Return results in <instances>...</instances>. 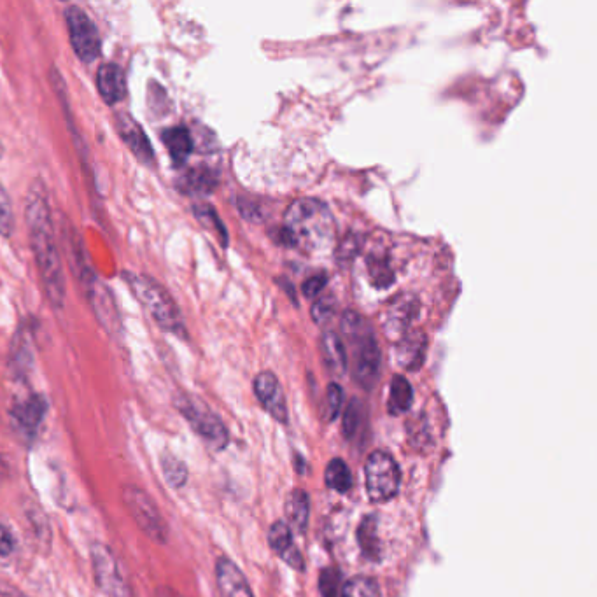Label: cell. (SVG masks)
Wrapping results in <instances>:
<instances>
[{"label":"cell","mask_w":597,"mask_h":597,"mask_svg":"<svg viewBox=\"0 0 597 597\" xmlns=\"http://www.w3.org/2000/svg\"><path fill=\"white\" fill-rule=\"evenodd\" d=\"M340 597H382V590L370 576H354L345 583Z\"/></svg>","instance_id":"484cf974"},{"label":"cell","mask_w":597,"mask_h":597,"mask_svg":"<svg viewBox=\"0 0 597 597\" xmlns=\"http://www.w3.org/2000/svg\"><path fill=\"white\" fill-rule=\"evenodd\" d=\"M426 349H428V338L422 331H412V333H405L398 342V351H396V359L398 365L403 366L405 370H419L424 358H426Z\"/></svg>","instance_id":"ac0fdd59"},{"label":"cell","mask_w":597,"mask_h":597,"mask_svg":"<svg viewBox=\"0 0 597 597\" xmlns=\"http://www.w3.org/2000/svg\"><path fill=\"white\" fill-rule=\"evenodd\" d=\"M65 22L71 37V46L81 62L92 64L102 53V39H100L97 25L90 15L79 6H69L65 9Z\"/></svg>","instance_id":"ba28073f"},{"label":"cell","mask_w":597,"mask_h":597,"mask_svg":"<svg viewBox=\"0 0 597 597\" xmlns=\"http://www.w3.org/2000/svg\"><path fill=\"white\" fill-rule=\"evenodd\" d=\"M123 275L127 279L128 286L134 291L135 298L146 307L156 324L163 330L183 335V314L169 291L149 275L134 274V272Z\"/></svg>","instance_id":"277c9868"},{"label":"cell","mask_w":597,"mask_h":597,"mask_svg":"<svg viewBox=\"0 0 597 597\" xmlns=\"http://www.w3.org/2000/svg\"><path fill=\"white\" fill-rule=\"evenodd\" d=\"M160 468L165 482L172 489H183L184 485L188 484V466L174 452H163L160 456Z\"/></svg>","instance_id":"cb8c5ba5"},{"label":"cell","mask_w":597,"mask_h":597,"mask_svg":"<svg viewBox=\"0 0 597 597\" xmlns=\"http://www.w3.org/2000/svg\"><path fill=\"white\" fill-rule=\"evenodd\" d=\"M359 422H361V403L354 398L345 408L344 424H342L347 440H351L352 436L358 433Z\"/></svg>","instance_id":"1f68e13d"},{"label":"cell","mask_w":597,"mask_h":597,"mask_svg":"<svg viewBox=\"0 0 597 597\" xmlns=\"http://www.w3.org/2000/svg\"><path fill=\"white\" fill-rule=\"evenodd\" d=\"M46 412H48L46 398L41 394H30L27 400L18 401L11 410L13 428L25 442L32 443L43 426Z\"/></svg>","instance_id":"30bf717a"},{"label":"cell","mask_w":597,"mask_h":597,"mask_svg":"<svg viewBox=\"0 0 597 597\" xmlns=\"http://www.w3.org/2000/svg\"><path fill=\"white\" fill-rule=\"evenodd\" d=\"M193 212H195V216L202 225L207 226L209 230L218 235L221 242H223V246L228 244V232H226L223 221L219 219L218 212L214 211V207L207 204H198L193 207Z\"/></svg>","instance_id":"4316f807"},{"label":"cell","mask_w":597,"mask_h":597,"mask_svg":"<svg viewBox=\"0 0 597 597\" xmlns=\"http://www.w3.org/2000/svg\"><path fill=\"white\" fill-rule=\"evenodd\" d=\"M97 88L100 97L106 100V104H118L127 97V78L120 65L114 62L100 65L97 72Z\"/></svg>","instance_id":"2e32d148"},{"label":"cell","mask_w":597,"mask_h":597,"mask_svg":"<svg viewBox=\"0 0 597 597\" xmlns=\"http://www.w3.org/2000/svg\"><path fill=\"white\" fill-rule=\"evenodd\" d=\"M358 545L361 554L368 561H380L382 557V543L379 536V517L366 515L358 527Z\"/></svg>","instance_id":"7402d4cb"},{"label":"cell","mask_w":597,"mask_h":597,"mask_svg":"<svg viewBox=\"0 0 597 597\" xmlns=\"http://www.w3.org/2000/svg\"><path fill=\"white\" fill-rule=\"evenodd\" d=\"M116 128H118V134H120L123 142L127 144L128 149L142 163H149L151 165V163L155 162V153H153V146L149 142L148 135H146L141 125L130 114H116Z\"/></svg>","instance_id":"7c38bea8"},{"label":"cell","mask_w":597,"mask_h":597,"mask_svg":"<svg viewBox=\"0 0 597 597\" xmlns=\"http://www.w3.org/2000/svg\"><path fill=\"white\" fill-rule=\"evenodd\" d=\"M176 407L184 419L188 421L191 429L197 433L207 445L214 450H223L228 445L230 435L223 421L212 412L211 408L204 405L197 398L188 394H181L176 400Z\"/></svg>","instance_id":"8992f818"},{"label":"cell","mask_w":597,"mask_h":597,"mask_svg":"<svg viewBox=\"0 0 597 597\" xmlns=\"http://www.w3.org/2000/svg\"><path fill=\"white\" fill-rule=\"evenodd\" d=\"M216 582L221 597H254L242 569L225 555L216 561Z\"/></svg>","instance_id":"4fadbf2b"},{"label":"cell","mask_w":597,"mask_h":597,"mask_svg":"<svg viewBox=\"0 0 597 597\" xmlns=\"http://www.w3.org/2000/svg\"><path fill=\"white\" fill-rule=\"evenodd\" d=\"M162 141L176 167H183L195 148L190 130L183 125L163 130Z\"/></svg>","instance_id":"d6986e66"},{"label":"cell","mask_w":597,"mask_h":597,"mask_svg":"<svg viewBox=\"0 0 597 597\" xmlns=\"http://www.w3.org/2000/svg\"><path fill=\"white\" fill-rule=\"evenodd\" d=\"M335 305H337L335 298H331V296H324V298H321V300L312 307V317H314V321L319 324L330 321L333 314H335Z\"/></svg>","instance_id":"d6a6232c"},{"label":"cell","mask_w":597,"mask_h":597,"mask_svg":"<svg viewBox=\"0 0 597 597\" xmlns=\"http://www.w3.org/2000/svg\"><path fill=\"white\" fill-rule=\"evenodd\" d=\"M286 519L289 529H295L296 533L303 534L307 531L310 517L309 494L303 489H295L288 494L286 505H284Z\"/></svg>","instance_id":"ffe728a7"},{"label":"cell","mask_w":597,"mask_h":597,"mask_svg":"<svg viewBox=\"0 0 597 597\" xmlns=\"http://www.w3.org/2000/svg\"><path fill=\"white\" fill-rule=\"evenodd\" d=\"M268 545L291 568L296 569V571H305L303 555L300 554V548L296 547L293 533H291V529L284 520H277L270 527Z\"/></svg>","instance_id":"5bb4252c"},{"label":"cell","mask_w":597,"mask_h":597,"mask_svg":"<svg viewBox=\"0 0 597 597\" xmlns=\"http://www.w3.org/2000/svg\"><path fill=\"white\" fill-rule=\"evenodd\" d=\"M0 597H29L27 594H23L22 590L6 582V580H0Z\"/></svg>","instance_id":"d590c367"},{"label":"cell","mask_w":597,"mask_h":597,"mask_svg":"<svg viewBox=\"0 0 597 597\" xmlns=\"http://www.w3.org/2000/svg\"><path fill=\"white\" fill-rule=\"evenodd\" d=\"M2 151H4V149H2V146H0V156H2Z\"/></svg>","instance_id":"74e56055"},{"label":"cell","mask_w":597,"mask_h":597,"mask_svg":"<svg viewBox=\"0 0 597 597\" xmlns=\"http://www.w3.org/2000/svg\"><path fill=\"white\" fill-rule=\"evenodd\" d=\"M368 270H370V275H372L373 279L372 282L377 288H389L393 284V270H391L389 263L384 258H377V256L368 258Z\"/></svg>","instance_id":"83f0119b"},{"label":"cell","mask_w":597,"mask_h":597,"mask_svg":"<svg viewBox=\"0 0 597 597\" xmlns=\"http://www.w3.org/2000/svg\"><path fill=\"white\" fill-rule=\"evenodd\" d=\"M218 183V172L211 167L200 165V167H193L188 172H184L183 176L177 179V188L181 190V193H186L191 197H205L216 190Z\"/></svg>","instance_id":"e0dca14e"},{"label":"cell","mask_w":597,"mask_h":597,"mask_svg":"<svg viewBox=\"0 0 597 597\" xmlns=\"http://www.w3.org/2000/svg\"><path fill=\"white\" fill-rule=\"evenodd\" d=\"M324 478H326V485L330 489H333V491L338 492V494H345V492L351 491V470H349V466L345 464V461L338 459V457L331 459L330 463H328Z\"/></svg>","instance_id":"d4e9b609"},{"label":"cell","mask_w":597,"mask_h":597,"mask_svg":"<svg viewBox=\"0 0 597 597\" xmlns=\"http://www.w3.org/2000/svg\"><path fill=\"white\" fill-rule=\"evenodd\" d=\"M123 503L137 527L156 545L169 541V524L148 492L137 485H125L121 492Z\"/></svg>","instance_id":"5b68a950"},{"label":"cell","mask_w":597,"mask_h":597,"mask_svg":"<svg viewBox=\"0 0 597 597\" xmlns=\"http://www.w3.org/2000/svg\"><path fill=\"white\" fill-rule=\"evenodd\" d=\"M279 237L284 246L300 247L307 253L330 249L335 239V221L328 205L316 198L296 200L286 211Z\"/></svg>","instance_id":"7a4b0ae2"},{"label":"cell","mask_w":597,"mask_h":597,"mask_svg":"<svg viewBox=\"0 0 597 597\" xmlns=\"http://www.w3.org/2000/svg\"><path fill=\"white\" fill-rule=\"evenodd\" d=\"M340 582L342 575L337 568H326L319 578V590L323 597H340Z\"/></svg>","instance_id":"4dcf8cb0"},{"label":"cell","mask_w":597,"mask_h":597,"mask_svg":"<svg viewBox=\"0 0 597 597\" xmlns=\"http://www.w3.org/2000/svg\"><path fill=\"white\" fill-rule=\"evenodd\" d=\"M254 394L261 403V407L281 424H288L289 412L286 396L282 391L281 382L272 372H261L254 379Z\"/></svg>","instance_id":"8fae6325"},{"label":"cell","mask_w":597,"mask_h":597,"mask_svg":"<svg viewBox=\"0 0 597 597\" xmlns=\"http://www.w3.org/2000/svg\"><path fill=\"white\" fill-rule=\"evenodd\" d=\"M417 312H419L417 298L410 295L398 296L387 307L384 330L389 335H401L403 337L407 333L410 323L417 317Z\"/></svg>","instance_id":"9a60e30c"},{"label":"cell","mask_w":597,"mask_h":597,"mask_svg":"<svg viewBox=\"0 0 597 597\" xmlns=\"http://www.w3.org/2000/svg\"><path fill=\"white\" fill-rule=\"evenodd\" d=\"M412 403H414V389L405 377L396 375L391 382V393L387 403L389 412L393 415L405 414L412 408Z\"/></svg>","instance_id":"603a6c76"},{"label":"cell","mask_w":597,"mask_h":597,"mask_svg":"<svg viewBox=\"0 0 597 597\" xmlns=\"http://www.w3.org/2000/svg\"><path fill=\"white\" fill-rule=\"evenodd\" d=\"M321 354H323L324 366L331 375L342 377L347 372V352H345L344 342L338 335L330 331L324 333L321 338Z\"/></svg>","instance_id":"44dd1931"},{"label":"cell","mask_w":597,"mask_h":597,"mask_svg":"<svg viewBox=\"0 0 597 597\" xmlns=\"http://www.w3.org/2000/svg\"><path fill=\"white\" fill-rule=\"evenodd\" d=\"M25 219L29 226L30 246L34 249L44 291L53 307L62 309L65 302V272L60 258L57 232L43 184H34L25 202Z\"/></svg>","instance_id":"6da1fadb"},{"label":"cell","mask_w":597,"mask_h":597,"mask_svg":"<svg viewBox=\"0 0 597 597\" xmlns=\"http://www.w3.org/2000/svg\"><path fill=\"white\" fill-rule=\"evenodd\" d=\"M92 555L93 575L95 582L104 596L107 597H130L125 578L121 575L120 564L116 561V555L106 543L93 541L90 545Z\"/></svg>","instance_id":"9c48e42d"},{"label":"cell","mask_w":597,"mask_h":597,"mask_svg":"<svg viewBox=\"0 0 597 597\" xmlns=\"http://www.w3.org/2000/svg\"><path fill=\"white\" fill-rule=\"evenodd\" d=\"M344 405V391L338 386L337 382H331L326 391V407H324V417L326 421L333 422L340 415Z\"/></svg>","instance_id":"f1b7e54d"},{"label":"cell","mask_w":597,"mask_h":597,"mask_svg":"<svg viewBox=\"0 0 597 597\" xmlns=\"http://www.w3.org/2000/svg\"><path fill=\"white\" fill-rule=\"evenodd\" d=\"M326 284H328V277H326V275L310 277L309 281L303 284V295L307 296V298H316V296L323 293Z\"/></svg>","instance_id":"e575fe53"},{"label":"cell","mask_w":597,"mask_h":597,"mask_svg":"<svg viewBox=\"0 0 597 597\" xmlns=\"http://www.w3.org/2000/svg\"><path fill=\"white\" fill-rule=\"evenodd\" d=\"M366 492L373 503L393 499L401 487V470L393 456L384 450L372 452L365 464Z\"/></svg>","instance_id":"52a82bcc"},{"label":"cell","mask_w":597,"mask_h":597,"mask_svg":"<svg viewBox=\"0 0 597 597\" xmlns=\"http://www.w3.org/2000/svg\"><path fill=\"white\" fill-rule=\"evenodd\" d=\"M342 330L352 344V377L365 391H372L380 375V349L377 338L356 312H345Z\"/></svg>","instance_id":"3957f363"},{"label":"cell","mask_w":597,"mask_h":597,"mask_svg":"<svg viewBox=\"0 0 597 597\" xmlns=\"http://www.w3.org/2000/svg\"><path fill=\"white\" fill-rule=\"evenodd\" d=\"M15 228V214H13V205L9 200L8 191L0 184V233L4 237H11Z\"/></svg>","instance_id":"f546056e"},{"label":"cell","mask_w":597,"mask_h":597,"mask_svg":"<svg viewBox=\"0 0 597 597\" xmlns=\"http://www.w3.org/2000/svg\"><path fill=\"white\" fill-rule=\"evenodd\" d=\"M156 597H186L183 594H179L177 590L170 589V587H158L156 589Z\"/></svg>","instance_id":"8d00e7d4"},{"label":"cell","mask_w":597,"mask_h":597,"mask_svg":"<svg viewBox=\"0 0 597 597\" xmlns=\"http://www.w3.org/2000/svg\"><path fill=\"white\" fill-rule=\"evenodd\" d=\"M16 541L6 524L0 522V557H9L15 552Z\"/></svg>","instance_id":"836d02e7"}]
</instances>
